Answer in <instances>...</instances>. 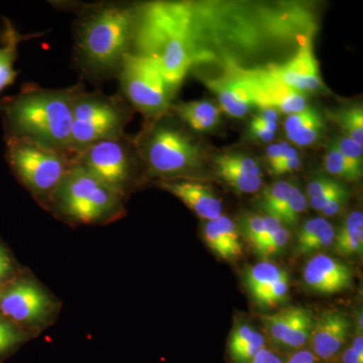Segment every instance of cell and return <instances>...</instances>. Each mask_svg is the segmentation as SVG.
Masks as SVG:
<instances>
[{
	"instance_id": "6da1fadb",
	"label": "cell",
	"mask_w": 363,
	"mask_h": 363,
	"mask_svg": "<svg viewBox=\"0 0 363 363\" xmlns=\"http://www.w3.org/2000/svg\"><path fill=\"white\" fill-rule=\"evenodd\" d=\"M138 4H84L74 21L73 63L84 80L102 83L117 78L130 54Z\"/></svg>"
},
{
	"instance_id": "7a4b0ae2",
	"label": "cell",
	"mask_w": 363,
	"mask_h": 363,
	"mask_svg": "<svg viewBox=\"0 0 363 363\" xmlns=\"http://www.w3.org/2000/svg\"><path fill=\"white\" fill-rule=\"evenodd\" d=\"M84 88L82 83L57 89L23 85L20 93L0 101L4 140H28L71 156L73 107Z\"/></svg>"
},
{
	"instance_id": "3957f363",
	"label": "cell",
	"mask_w": 363,
	"mask_h": 363,
	"mask_svg": "<svg viewBox=\"0 0 363 363\" xmlns=\"http://www.w3.org/2000/svg\"><path fill=\"white\" fill-rule=\"evenodd\" d=\"M131 54L155 60L177 92L195 66L187 38V2L138 4Z\"/></svg>"
},
{
	"instance_id": "277c9868",
	"label": "cell",
	"mask_w": 363,
	"mask_h": 363,
	"mask_svg": "<svg viewBox=\"0 0 363 363\" xmlns=\"http://www.w3.org/2000/svg\"><path fill=\"white\" fill-rule=\"evenodd\" d=\"M147 175L161 180L185 179L201 168L202 150L164 116L152 121L135 140Z\"/></svg>"
},
{
	"instance_id": "5b68a950",
	"label": "cell",
	"mask_w": 363,
	"mask_h": 363,
	"mask_svg": "<svg viewBox=\"0 0 363 363\" xmlns=\"http://www.w3.org/2000/svg\"><path fill=\"white\" fill-rule=\"evenodd\" d=\"M123 198L74 162L52 195L50 207L66 220L99 224L123 212Z\"/></svg>"
},
{
	"instance_id": "8992f818",
	"label": "cell",
	"mask_w": 363,
	"mask_h": 363,
	"mask_svg": "<svg viewBox=\"0 0 363 363\" xmlns=\"http://www.w3.org/2000/svg\"><path fill=\"white\" fill-rule=\"evenodd\" d=\"M130 119V105L121 95L84 88L74 104L69 152L74 157L93 143L121 138Z\"/></svg>"
},
{
	"instance_id": "52a82bcc",
	"label": "cell",
	"mask_w": 363,
	"mask_h": 363,
	"mask_svg": "<svg viewBox=\"0 0 363 363\" xmlns=\"http://www.w3.org/2000/svg\"><path fill=\"white\" fill-rule=\"evenodd\" d=\"M6 145V159L14 176L38 201L50 206L74 157L28 140H9Z\"/></svg>"
},
{
	"instance_id": "ba28073f",
	"label": "cell",
	"mask_w": 363,
	"mask_h": 363,
	"mask_svg": "<svg viewBox=\"0 0 363 363\" xmlns=\"http://www.w3.org/2000/svg\"><path fill=\"white\" fill-rule=\"evenodd\" d=\"M117 78L121 96L147 121H156L171 109L176 92L169 87L155 60L126 55Z\"/></svg>"
},
{
	"instance_id": "9c48e42d",
	"label": "cell",
	"mask_w": 363,
	"mask_h": 363,
	"mask_svg": "<svg viewBox=\"0 0 363 363\" xmlns=\"http://www.w3.org/2000/svg\"><path fill=\"white\" fill-rule=\"evenodd\" d=\"M74 162L123 199L135 183L138 162L143 161L135 140L124 135L93 143L76 155Z\"/></svg>"
},
{
	"instance_id": "30bf717a",
	"label": "cell",
	"mask_w": 363,
	"mask_h": 363,
	"mask_svg": "<svg viewBox=\"0 0 363 363\" xmlns=\"http://www.w3.org/2000/svg\"><path fill=\"white\" fill-rule=\"evenodd\" d=\"M225 69L231 72L247 89L253 106L260 109H276L288 116L304 111L308 107L307 94L281 84L269 76L264 68L245 69L233 62H228Z\"/></svg>"
},
{
	"instance_id": "8fae6325",
	"label": "cell",
	"mask_w": 363,
	"mask_h": 363,
	"mask_svg": "<svg viewBox=\"0 0 363 363\" xmlns=\"http://www.w3.org/2000/svg\"><path fill=\"white\" fill-rule=\"evenodd\" d=\"M51 307L49 296L28 279L16 281L0 294V313L14 323H40L50 314Z\"/></svg>"
},
{
	"instance_id": "7c38bea8",
	"label": "cell",
	"mask_w": 363,
	"mask_h": 363,
	"mask_svg": "<svg viewBox=\"0 0 363 363\" xmlns=\"http://www.w3.org/2000/svg\"><path fill=\"white\" fill-rule=\"evenodd\" d=\"M264 71L281 82L298 92H317L324 87L320 75L319 64L313 52L311 42L306 40L293 58L284 64L262 67Z\"/></svg>"
},
{
	"instance_id": "4fadbf2b",
	"label": "cell",
	"mask_w": 363,
	"mask_h": 363,
	"mask_svg": "<svg viewBox=\"0 0 363 363\" xmlns=\"http://www.w3.org/2000/svg\"><path fill=\"white\" fill-rule=\"evenodd\" d=\"M303 279L312 292L333 295L352 288L353 272L341 260L321 253L308 260L303 272Z\"/></svg>"
},
{
	"instance_id": "5bb4252c",
	"label": "cell",
	"mask_w": 363,
	"mask_h": 363,
	"mask_svg": "<svg viewBox=\"0 0 363 363\" xmlns=\"http://www.w3.org/2000/svg\"><path fill=\"white\" fill-rule=\"evenodd\" d=\"M351 321L346 313L327 309L315 317L311 334L315 357L328 360L335 357L350 337Z\"/></svg>"
},
{
	"instance_id": "9a60e30c",
	"label": "cell",
	"mask_w": 363,
	"mask_h": 363,
	"mask_svg": "<svg viewBox=\"0 0 363 363\" xmlns=\"http://www.w3.org/2000/svg\"><path fill=\"white\" fill-rule=\"evenodd\" d=\"M162 190L171 193L206 221L215 220L222 215V202L211 187L191 179L157 181Z\"/></svg>"
},
{
	"instance_id": "2e32d148",
	"label": "cell",
	"mask_w": 363,
	"mask_h": 363,
	"mask_svg": "<svg viewBox=\"0 0 363 363\" xmlns=\"http://www.w3.org/2000/svg\"><path fill=\"white\" fill-rule=\"evenodd\" d=\"M203 82L216 95L222 111L227 116L233 118H242L253 106L252 98L247 89L227 69L223 76L204 78Z\"/></svg>"
},
{
	"instance_id": "e0dca14e",
	"label": "cell",
	"mask_w": 363,
	"mask_h": 363,
	"mask_svg": "<svg viewBox=\"0 0 363 363\" xmlns=\"http://www.w3.org/2000/svg\"><path fill=\"white\" fill-rule=\"evenodd\" d=\"M335 229L322 217L309 219L301 226L296 238L295 252L298 257L311 255L333 245Z\"/></svg>"
},
{
	"instance_id": "ac0fdd59",
	"label": "cell",
	"mask_w": 363,
	"mask_h": 363,
	"mask_svg": "<svg viewBox=\"0 0 363 363\" xmlns=\"http://www.w3.org/2000/svg\"><path fill=\"white\" fill-rule=\"evenodd\" d=\"M21 35L13 21L4 18V28L0 33V93L13 84L18 72L14 68L18 56V45L28 39Z\"/></svg>"
},
{
	"instance_id": "d6986e66",
	"label": "cell",
	"mask_w": 363,
	"mask_h": 363,
	"mask_svg": "<svg viewBox=\"0 0 363 363\" xmlns=\"http://www.w3.org/2000/svg\"><path fill=\"white\" fill-rule=\"evenodd\" d=\"M172 108L183 123L195 131L213 130L220 123V109L207 100L181 102Z\"/></svg>"
},
{
	"instance_id": "ffe728a7",
	"label": "cell",
	"mask_w": 363,
	"mask_h": 363,
	"mask_svg": "<svg viewBox=\"0 0 363 363\" xmlns=\"http://www.w3.org/2000/svg\"><path fill=\"white\" fill-rule=\"evenodd\" d=\"M333 247L344 257L362 255L363 252V214L353 211L339 226L334 235Z\"/></svg>"
},
{
	"instance_id": "44dd1931",
	"label": "cell",
	"mask_w": 363,
	"mask_h": 363,
	"mask_svg": "<svg viewBox=\"0 0 363 363\" xmlns=\"http://www.w3.org/2000/svg\"><path fill=\"white\" fill-rule=\"evenodd\" d=\"M264 348V338L250 325L238 324L229 338L228 350L235 363H247Z\"/></svg>"
},
{
	"instance_id": "7402d4cb",
	"label": "cell",
	"mask_w": 363,
	"mask_h": 363,
	"mask_svg": "<svg viewBox=\"0 0 363 363\" xmlns=\"http://www.w3.org/2000/svg\"><path fill=\"white\" fill-rule=\"evenodd\" d=\"M286 272L277 264L264 260L255 266L248 267L245 271V286L252 298H255L269 289L272 284L276 283Z\"/></svg>"
},
{
	"instance_id": "603a6c76",
	"label": "cell",
	"mask_w": 363,
	"mask_h": 363,
	"mask_svg": "<svg viewBox=\"0 0 363 363\" xmlns=\"http://www.w3.org/2000/svg\"><path fill=\"white\" fill-rule=\"evenodd\" d=\"M314 319L312 310L298 307L293 323L286 332L281 346L289 350L303 347L311 339Z\"/></svg>"
},
{
	"instance_id": "cb8c5ba5",
	"label": "cell",
	"mask_w": 363,
	"mask_h": 363,
	"mask_svg": "<svg viewBox=\"0 0 363 363\" xmlns=\"http://www.w3.org/2000/svg\"><path fill=\"white\" fill-rule=\"evenodd\" d=\"M217 176L225 181L230 187L241 194H253L262 187V177L252 176L240 169L231 168L217 161H214Z\"/></svg>"
},
{
	"instance_id": "d4e9b609",
	"label": "cell",
	"mask_w": 363,
	"mask_h": 363,
	"mask_svg": "<svg viewBox=\"0 0 363 363\" xmlns=\"http://www.w3.org/2000/svg\"><path fill=\"white\" fill-rule=\"evenodd\" d=\"M294 186L295 185L290 182L279 181L264 189L260 196V209L267 214V216L278 219L289 196L292 193Z\"/></svg>"
},
{
	"instance_id": "484cf974",
	"label": "cell",
	"mask_w": 363,
	"mask_h": 363,
	"mask_svg": "<svg viewBox=\"0 0 363 363\" xmlns=\"http://www.w3.org/2000/svg\"><path fill=\"white\" fill-rule=\"evenodd\" d=\"M324 167L331 176L335 177L339 181L355 182L362 177V172L357 171L339 152L333 140L327 147Z\"/></svg>"
},
{
	"instance_id": "4316f807",
	"label": "cell",
	"mask_w": 363,
	"mask_h": 363,
	"mask_svg": "<svg viewBox=\"0 0 363 363\" xmlns=\"http://www.w3.org/2000/svg\"><path fill=\"white\" fill-rule=\"evenodd\" d=\"M332 118L353 142L363 147V109L359 105L332 112Z\"/></svg>"
},
{
	"instance_id": "83f0119b",
	"label": "cell",
	"mask_w": 363,
	"mask_h": 363,
	"mask_svg": "<svg viewBox=\"0 0 363 363\" xmlns=\"http://www.w3.org/2000/svg\"><path fill=\"white\" fill-rule=\"evenodd\" d=\"M298 307H288L279 310L274 314L262 315L260 321L264 325V330L271 340L277 345L281 346L286 332L294 321Z\"/></svg>"
},
{
	"instance_id": "f1b7e54d",
	"label": "cell",
	"mask_w": 363,
	"mask_h": 363,
	"mask_svg": "<svg viewBox=\"0 0 363 363\" xmlns=\"http://www.w3.org/2000/svg\"><path fill=\"white\" fill-rule=\"evenodd\" d=\"M290 298V277L285 272L269 289L259 294L253 301L260 307H277V306L286 304Z\"/></svg>"
},
{
	"instance_id": "f546056e",
	"label": "cell",
	"mask_w": 363,
	"mask_h": 363,
	"mask_svg": "<svg viewBox=\"0 0 363 363\" xmlns=\"http://www.w3.org/2000/svg\"><path fill=\"white\" fill-rule=\"evenodd\" d=\"M323 130L324 119L319 112L309 121L301 125L298 130L293 131V133H286V136L289 140L295 143L297 147H310L319 140Z\"/></svg>"
},
{
	"instance_id": "4dcf8cb0",
	"label": "cell",
	"mask_w": 363,
	"mask_h": 363,
	"mask_svg": "<svg viewBox=\"0 0 363 363\" xmlns=\"http://www.w3.org/2000/svg\"><path fill=\"white\" fill-rule=\"evenodd\" d=\"M306 208H307V197L301 192L300 188L295 185L278 219L283 225L286 224L288 226H294L298 223Z\"/></svg>"
},
{
	"instance_id": "1f68e13d",
	"label": "cell",
	"mask_w": 363,
	"mask_h": 363,
	"mask_svg": "<svg viewBox=\"0 0 363 363\" xmlns=\"http://www.w3.org/2000/svg\"><path fill=\"white\" fill-rule=\"evenodd\" d=\"M203 238L206 242L207 247L220 259L233 262L236 260L235 255L231 252L230 248L226 245L225 241L223 240L218 229L213 220L205 222L203 226Z\"/></svg>"
},
{
	"instance_id": "d6a6232c",
	"label": "cell",
	"mask_w": 363,
	"mask_h": 363,
	"mask_svg": "<svg viewBox=\"0 0 363 363\" xmlns=\"http://www.w3.org/2000/svg\"><path fill=\"white\" fill-rule=\"evenodd\" d=\"M213 222L217 229H218L219 233L221 234L222 238L225 241L226 245L233 250L236 259H240L243 253V247L238 226L225 215H221L218 218L215 219Z\"/></svg>"
},
{
	"instance_id": "836d02e7",
	"label": "cell",
	"mask_w": 363,
	"mask_h": 363,
	"mask_svg": "<svg viewBox=\"0 0 363 363\" xmlns=\"http://www.w3.org/2000/svg\"><path fill=\"white\" fill-rule=\"evenodd\" d=\"M264 226H266L264 217L247 213L240 217L238 229L241 238H245L250 243V247H253L264 233Z\"/></svg>"
},
{
	"instance_id": "e575fe53",
	"label": "cell",
	"mask_w": 363,
	"mask_h": 363,
	"mask_svg": "<svg viewBox=\"0 0 363 363\" xmlns=\"http://www.w3.org/2000/svg\"><path fill=\"white\" fill-rule=\"evenodd\" d=\"M214 161L222 162L226 166L245 172L252 176L262 177V169L257 160L241 152H228L213 157Z\"/></svg>"
},
{
	"instance_id": "d590c367",
	"label": "cell",
	"mask_w": 363,
	"mask_h": 363,
	"mask_svg": "<svg viewBox=\"0 0 363 363\" xmlns=\"http://www.w3.org/2000/svg\"><path fill=\"white\" fill-rule=\"evenodd\" d=\"M291 240L290 231L285 226L281 227L271 240L267 241L266 245H262L259 250H255V253L259 255L262 259H269L274 255H279L286 250Z\"/></svg>"
},
{
	"instance_id": "8d00e7d4",
	"label": "cell",
	"mask_w": 363,
	"mask_h": 363,
	"mask_svg": "<svg viewBox=\"0 0 363 363\" xmlns=\"http://www.w3.org/2000/svg\"><path fill=\"white\" fill-rule=\"evenodd\" d=\"M336 147L342 156L354 167L357 171L362 173L363 150L362 147L348 138L347 136H337L334 138Z\"/></svg>"
},
{
	"instance_id": "74e56055",
	"label": "cell",
	"mask_w": 363,
	"mask_h": 363,
	"mask_svg": "<svg viewBox=\"0 0 363 363\" xmlns=\"http://www.w3.org/2000/svg\"><path fill=\"white\" fill-rule=\"evenodd\" d=\"M23 336L13 324L0 319V357L11 352L23 340Z\"/></svg>"
},
{
	"instance_id": "f35d334b",
	"label": "cell",
	"mask_w": 363,
	"mask_h": 363,
	"mask_svg": "<svg viewBox=\"0 0 363 363\" xmlns=\"http://www.w3.org/2000/svg\"><path fill=\"white\" fill-rule=\"evenodd\" d=\"M343 185V182L339 181L337 179L332 178V177L319 176L313 179L308 184L307 190H306L307 196L306 197L308 198V200L316 199V198L322 197V196L337 190Z\"/></svg>"
},
{
	"instance_id": "ab89813d",
	"label": "cell",
	"mask_w": 363,
	"mask_h": 363,
	"mask_svg": "<svg viewBox=\"0 0 363 363\" xmlns=\"http://www.w3.org/2000/svg\"><path fill=\"white\" fill-rule=\"evenodd\" d=\"M317 113H319L317 109L308 106L306 107L304 111L288 116L285 123H284V130H285L286 135V133H293V131L298 130L301 125L309 121L310 119H312Z\"/></svg>"
},
{
	"instance_id": "60d3db41",
	"label": "cell",
	"mask_w": 363,
	"mask_h": 363,
	"mask_svg": "<svg viewBox=\"0 0 363 363\" xmlns=\"http://www.w3.org/2000/svg\"><path fill=\"white\" fill-rule=\"evenodd\" d=\"M350 190L347 189V190L344 191V192L341 193L338 196H336L333 200L326 207L322 210L320 213L323 215L325 217H333L338 213H340L342 211L344 207H345L346 203H347L348 199H350Z\"/></svg>"
},
{
	"instance_id": "b9f144b4",
	"label": "cell",
	"mask_w": 363,
	"mask_h": 363,
	"mask_svg": "<svg viewBox=\"0 0 363 363\" xmlns=\"http://www.w3.org/2000/svg\"><path fill=\"white\" fill-rule=\"evenodd\" d=\"M300 157H294V159L286 160V161L281 162L278 166L271 169V172L274 175L281 176L285 175L286 173H292L301 167Z\"/></svg>"
},
{
	"instance_id": "7bdbcfd3",
	"label": "cell",
	"mask_w": 363,
	"mask_h": 363,
	"mask_svg": "<svg viewBox=\"0 0 363 363\" xmlns=\"http://www.w3.org/2000/svg\"><path fill=\"white\" fill-rule=\"evenodd\" d=\"M11 260L9 253L0 245V285L4 283L11 272Z\"/></svg>"
},
{
	"instance_id": "ee69618b",
	"label": "cell",
	"mask_w": 363,
	"mask_h": 363,
	"mask_svg": "<svg viewBox=\"0 0 363 363\" xmlns=\"http://www.w3.org/2000/svg\"><path fill=\"white\" fill-rule=\"evenodd\" d=\"M247 363H283L278 355L274 354L272 351L262 348V350L250 360Z\"/></svg>"
},
{
	"instance_id": "f6af8a7d",
	"label": "cell",
	"mask_w": 363,
	"mask_h": 363,
	"mask_svg": "<svg viewBox=\"0 0 363 363\" xmlns=\"http://www.w3.org/2000/svg\"><path fill=\"white\" fill-rule=\"evenodd\" d=\"M250 128H259V130L271 131V133H276L277 130H278V123L267 121V119L257 116L253 117L252 121H250Z\"/></svg>"
},
{
	"instance_id": "bcb514c9",
	"label": "cell",
	"mask_w": 363,
	"mask_h": 363,
	"mask_svg": "<svg viewBox=\"0 0 363 363\" xmlns=\"http://www.w3.org/2000/svg\"><path fill=\"white\" fill-rule=\"evenodd\" d=\"M286 363H318L317 357L310 350H298L289 358Z\"/></svg>"
},
{
	"instance_id": "7dc6e473",
	"label": "cell",
	"mask_w": 363,
	"mask_h": 363,
	"mask_svg": "<svg viewBox=\"0 0 363 363\" xmlns=\"http://www.w3.org/2000/svg\"><path fill=\"white\" fill-rule=\"evenodd\" d=\"M250 135L253 140H260V142L269 143L274 140L276 133L271 131L259 130V128H250Z\"/></svg>"
},
{
	"instance_id": "c3c4849f",
	"label": "cell",
	"mask_w": 363,
	"mask_h": 363,
	"mask_svg": "<svg viewBox=\"0 0 363 363\" xmlns=\"http://www.w3.org/2000/svg\"><path fill=\"white\" fill-rule=\"evenodd\" d=\"M281 157V149H279V143L269 145L267 150V160L269 162V167H274V164H278L279 159Z\"/></svg>"
},
{
	"instance_id": "681fc988",
	"label": "cell",
	"mask_w": 363,
	"mask_h": 363,
	"mask_svg": "<svg viewBox=\"0 0 363 363\" xmlns=\"http://www.w3.org/2000/svg\"><path fill=\"white\" fill-rule=\"evenodd\" d=\"M342 362L343 363H363V359L358 357L352 348L348 347L343 352Z\"/></svg>"
},
{
	"instance_id": "f907efd6",
	"label": "cell",
	"mask_w": 363,
	"mask_h": 363,
	"mask_svg": "<svg viewBox=\"0 0 363 363\" xmlns=\"http://www.w3.org/2000/svg\"><path fill=\"white\" fill-rule=\"evenodd\" d=\"M259 116L267 119V121L277 123L279 118V111H277L276 109L272 108L260 109V113L259 114Z\"/></svg>"
},
{
	"instance_id": "816d5d0a",
	"label": "cell",
	"mask_w": 363,
	"mask_h": 363,
	"mask_svg": "<svg viewBox=\"0 0 363 363\" xmlns=\"http://www.w3.org/2000/svg\"><path fill=\"white\" fill-rule=\"evenodd\" d=\"M353 351L363 359V337L362 334H357V337L353 340L352 345L350 346Z\"/></svg>"
},
{
	"instance_id": "f5cc1de1",
	"label": "cell",
	"mask_w": 363,
	"mask_h": 363,
	"mask_svg": "<svg viewBox=\"0 0 363 363\" xmlns=\"http://www.w3.org/2000/svg\"><path fill=\"white\" fill-rule=\"evenodd\" d=\"M363 314L362 311H358L357 314V334H362L363 330Z\"/></svg>"
}]
</instances>
